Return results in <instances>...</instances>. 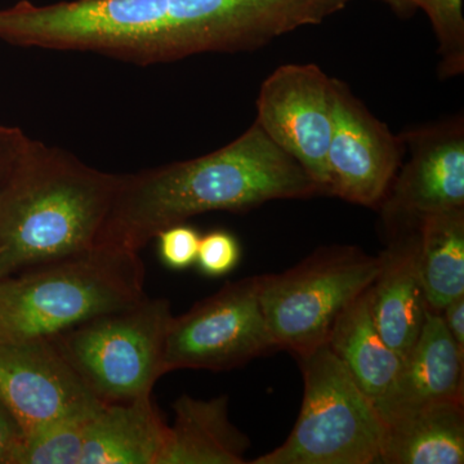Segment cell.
I'll list each match as a JSON object with an SVG mask.
<instances>
[{
	"label": "cell",
	"mask_w": 464,
	"mask_h": 464,
	"mask_svg": "<svg viewBox=\"0 0 464 464\" xmlns=\"http://www.w3.org/2000/svg\"><path fill=\"white\" fill-rule=\"evenodd\" d=\"M323 195L304 168L257 121L204 157L124 174L96 244L139 253L170 226L208 212H246Z\"/></svg>",
	"instance_id": "6da1fadb"
},
{
	"label": "cell",
	"mask_w": 464,
	"mask_h": 464,
	"mask_svg": "<svg viewBox=\"0 0 464 464\" xmlns=\"http://www.w3.org/2000/svg\"><path fill=\"white\" fill-rule=\"evenodd\" d=\"M121 179L29 139L0 185V279L92 248Z\"/></svg>",
	"instance_id": "7a4b0ae2"
},
{
	"label": "cell",
	"mask_w": 464,
	"mask_h": 464,
	"mask_svg": "<svg viewBox=\"0 0 464 464\" xmlns=\"http://www.w3.org/2000/svg\"><path fill=\"white\" fill-rule=\"evenodd\" d=\"M145 295L139 253L94 244L0 279V342L54 337Z\"/></svg>",
	"instance_id": "3957f363"
},
{
	"label": "cell",
	"mask_w": 464,
	"mask_h": 464,
	"mask_svg": "<svg viewBox=\"0 0 464 464\" xmlns=\"http://www.w3.org/2000/svg\"><path fill=\"white\" fill-rule=\"evenodd\" d=\"M304 401L279 448L252 464L381 463L386 424L328 344L298 355Z\"/></svg>",
	"instance_id": "277c9868"
},
{
	"label": "cell",
	"mask_w": 464,
	"mask_h": 464,
	"mask_svg": "<svg viewBox=\"0 0 464 464\" xmlns=\"http://www.w3.org/2000/svg\"><path fill=\"white\" fill-rule=\"evenodd\" d=\"M383 253L324 246L282 274L259 275V301L277 350L295 356L326 343L341 314L377 279Z\"/></svg>",
	"instance_id": "5b68a950"
},
{
	"label": "cell",
	"mask_w": 464,
	"mask_h": 464,
	"mask_svg": "<svg viewBox=\"0 0 464 464\" xmlns=\"http://www.w3.org/2000/svg\"><path fill=\"white\" fill-rule=\"evenodd\" d=\"M172 310L148 295L51 337L92 392L105 402L151 396L167 373L164 347Z\"/></svg>",
	"instance_id": "8992f818"
},
{
	"label": "cell",
	"mask_w": 464,
	"mask_h": 464,
	"mask_svg": "<svg viewBox=\"0 0 464 464\" xmlns=\"http://www.w3.org/2000/svg\"><path fill=\"white\" fill-rule=\"evenodd\" d=\"M277 350L259 301V276L227 283L191 310L172 317L164 366L228 371Z\"/></svg>",
	"instance_id": "52a82bcc"
},
{
	"label": "cell",
	"mask_w": 464,
	"mask_h": 464,
	"mask_svg": "<svg viewBox=\"0 0 464 464\" xmlns=\"http://www.w3.org/2000/svg\"><path fill=\"white\" fill-rule=\"evenodd\" d=\"M338 79L315 63H289L265 79L257 100L264 132L304 168L326 195V154L334 127Z\"/></svg>",
	"instance_id": "ba28073f"
},
{
	"label": "cell",
	"mask_w": 464,
	"mask_h": 464,
	"mask_svg": "<svg viewBox=\"0 0 464 464\" xmlns=\"http://www.w3.org/2000/svg\"><path fill=\"white\" fill-rule=\"evenodd\" d=\"M401 163L380 208L386 227L418 230L427 217L464 209V123L457 115L401 134Z\"/></svg>",
	"instance_id": "9c48e42d"
},
{
	"label": "cell",
	"mask_w": 464,
	"mask_h": 464,
	"mask_svg": "<svg viewBox=\"0 0 464 464\" xmlns=\"http://www.w3.org/2000/svg\"><path fill=\"white\" fill-rule=\"evenodd\" d=\"M0 400L25 435L105 402L45 337L0 342Z\"/></svg>",
	"instance_id": "30bf717a"
},
{
	"label": "cell",
	"mask_w": 464,
	"mask_h": 464,
	"mask_svg": "<svg viewBox=\"0 0 464 464\" xmlns=\"http://www.w3.org/2000/svg\"><path fill=\"white\" fill-rule=\"evenodd\" d=\"M405 148L347 84L338 81L334 127L326 154V195L378 208L392 185Z\"/></svg>",
	"instance_id": "8fae6325"
},
{
	"label": "cell",
	"mask_w": 464,
	"mask_h": 464,
	"mask_svg": "<svg viewBox=\"0 0 464 464\" xmlns=\"http://www.w3.org/2000/svg\"><path fill=\"white\" fill-rule=\"evenodd\" d=\"M464 350L445 328L439 313L427 308L420 338L402 359L392 386L378 402L382 420L444 400L464 401Z\"/></svg>",
	"instance_id": "7c38bea8"
},
{
	"label": "cell",
	"mask_w": 464,
	"mask_h": 464,
	"mask_svg": "<svg viewBox=\"0 0 464 464\" xmlns=\"http://www.w3.org/2000/svg\"><path fill=\"white\" fill-rule=\"evenodd\" d=\"M392 235L369 295L375 328L402 360L420 338L429 306L418 270V230Z\"/></svg>",
	"instance_id": "4fadbf2b"
},
{
	"label": "cell",
	"mask_w": 464,
	"mask_h": 464,
	"mask_svg": "<svg viewBox=\"0 0 464 464\" xmlns=\"http://www.w3.org/2000/svg\"><path fill=\"white\" fill-rule=\"evenodd\" d=\"M167 435L151 396L103 402L85 424L81 464H157Z\"/></svg>",
	"instance_id": "5bb4252c"
},
{
	"label": "cell",
	"mask_w": 464,
	"mask_h": 464,
	"mask_svg": "<svg viewBox=\"0 0 464 464\" xmlns=\"http://www.w3.org/2000/svg\"><path fill=\"white\" fill-rule=\"evenodd\" d=\"M174 422L157 464H244L249 440L228 420V398L174 401Z\"/></svg>",
	"instance_id": "9a60e30c"
},
{
	"label": "cell",
	"mask_w": 464,
	"mask_h": 464,
	"mask_svg": "<svg viewBox=\"0 0 464 464\" xmlns=\"http://www.w3.org/2000/svg\"><path fill=\"white\" fill-rule=\"evenodd\" d=\"M384 464L464 463V401L444 400L384 420Z\"/></svg>",
	"instance_id": "2e32d148"
},
{
	"label": "cell",
	"mask_w": 464,
	"mask_h": 464,
	"mask_svg": "<svg viewBox=\"0 0 464 464\" xmlns=\"http://www.w3.org/2000/svg\"><path fill=\"white\" fill-rule=\"evenodd\" d=\"M326 344L377 405L392 386L402 360L375 328L369 288L341 314Z\"/></svg>",
	"instance_id": "e0dca14e"
},
{
	"label": "cell",
	"mask_w": 464,
	"mask_h": 464,
	"mask_svg": "<svg viewBox=\"0 0 464 464\" xmlns=\"http://www.w3.org/2000/svg\"><path fill=\"white\" fill-rule=\"evenodd\" d=\"M418 270L427 306L440 313L464 295V209L427 217L418 227Z\"/></svg>",
	"instance_id": "ac0fdd59"
},
{
	"label": "cell",
	"mask_w": 464,
	"mask_h": 464,
	"mask_svg": "<svg viewBox=\"0 0 464 464\" xmlns=\"http://www.w3.org/2000/svg\"><path fill=\"white\" fill-rule=\"evenodd\" d=\"M93 411L57 420L25 435L14 464H81L85 424Z\"/></svg>",
	"instance_id": "d6986e66"
},
{
	"label": "cell",
	"mask_w": 464,
	"mask_h": 464,
	"mask_svg": "<svg viewBox=\"0 0 464 464\" xmlns=\"http://www.w3.org/2000/svg\"><path fill=\"white\" fill-rule=\"evenodd\" d=\"M400 7L422 9L431 21L439 44L440 75L445 78L464 72L463 0H386Z\"/></svg>",
	"instance_id": "ffe728a7"
},
{
	"label": "cell",
	"mask_w": 464,
	"mask_h": 464,
	"mask_svg": "<svg viewBox=\"0 0 464 464\" xmlns=\"http://www.w3.org/2000/svg\"><path fill=\"white\" fill-rule=\"evenodd\" d=\"M240 256V244L234 235L224 230L210 231L200 237L197 265L207 276H225L239 265Z\"/></svg>",
	"instance_id": "44dd1931"
},
{
	"label": "cell",
	"mask_w": 464,
	"mask_h": 464,
	"mask_svg": "<svg viewBox=\"0 0 464 464\" xmlns=\"http://www.w3.org/2000/svg\"><path fill=\"white\" fill-rule=\"evenodd\" d=\"M161 261L172 270H185L197 264L201 235L191 226H170L158 235Z\"/></svg>",
	"instance_id": "7402d4cb"
},
{
	"label": "cell",
	"mask_w": 464,
	"mask_h": 464,
	"mask_svg": "<svg viewBox=\"0 0 464 464\" xmlns=\"http://www.w3.org/2000/svg\"><path fill=\"white\" fill-rule=\"evenodd\" d=\"M24 438L25 433L20 423L0 400V464H14Z\"/></svg>",
	"instance_id": "603a6c76"
},
{
	"label": "cell",
	"mask_w": 464,
	"mask_h": 464,
	"mask_svg": "<svg viewBox=\"0 0 464 464\" xmlns=\"http://www.w3.org/2000/svg\"><path fill=\"white\" fill-rule=\"evenodd\" d=\"M29 139L16 128L0 127V185L11 172Z\"/></svg>",
	"instance_id": "cb8c5ba5"
},
{
	"label": "cell",
	"mask_w": 464,
	"mask_h": 464,
	"mask_svg": "<svg viewBox=\"0 0 464 464\" xmlns=\"http://www.w3.org/2000/svg\"><path fill=\"white\" fill-rule=\"evenodd\" d=\"M439 314L453 340L464 350V295L451 301Z\"/></svg>",
	"instance_id": "d4e9b609"
}]
</instances>
